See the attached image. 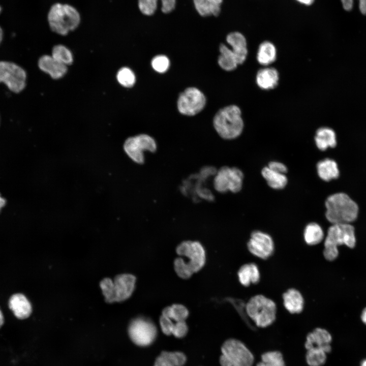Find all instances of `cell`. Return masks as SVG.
<instances>
[{"label":"cell","mask_w":366,"mask_h":366,"mask_svg":"<svg viewBox=\"0 0 366 366\" xmlns=\"http://www.w3.org/2000/svg\"><path fill=\"white\" fill-rule=\"evenodd\" d=\"M176 253L188 259L184 261L181 258L174 260V270L177 276L187 279L195 272L199 271L204 265L206 260L204 249L197 241L186 240L179 243L176 249Z\"/></svg>","instance_id":"6da1fadb"},{"label":"cell","mask_w":366,"mask_h":366,"mask_svg":"<svg viewBox=\"0 0 366 366\" xmlns=\"http://www.w3.org/2000/svg\"><path fill=\"white\" fill-rule=\"evenodd\" d=\"M47 21L51 30L61 36H66L76 29L81 22L78 11L73 6L56 3L50 8Z\"/></svg>","instance_id":"7a4b0ae2"},{"label":"cell","mask_w":366,"mask_h":366,"mask_svg":"<svg viewBox=\"0 0 366 366\" xmlns=\"http://www.w3.org/2000/svg\"><path fill=\"white\" fill-rule=\"evenodd\" d=\"M325 206L326 218L332 224H350L358 215L357 204L345 193L329 196L325 201Z\"/></svg>","instance_id":"3957f363"},{"label":"cell","mask_w":366,"mask_h":366,"mask_svg":"<svg viewBox=\"0 0 366 366\" xmlns=\"http://www.w3.org/2000/svg\"><path fill=\"white\" fill-rule=\"evenodd\" d=\"M213 125L217 133L224 139L238 137L244 127L240 108L231 105L220 109L214 117Z\"/></svg>","instance_id":"277c9868"},{"label":"cell","mask_w":366,"mask_h":366,"mask_svg":"<svg viewBox=\"0 0 366 366\" xmlns=\"http://www.w3.org/2000/svg\"><path fill=\"white\" fill-rule=\"evenodd\" d=\"M356 243L354 228L350 224H332L329 227L324 241L323 256L328 261L338 256V247L345 245L353 248Z\"/></svg>","instance_id":"5b68a950"},{"label":"cell","mask_w":366,"mask_h":366,"mask_svg":"<svg viewBox=\"0 0 366 366\" xmlns=\"http://www.w3.org/2000/svg\"><path fill=\"white\" fill-rule=\"evenodd\" d=\"M245 311L258 327L265 328L271 325L276 318V303L261 294L252 297L245 305Z\"/></svg>","instance_id":"8992f818"},{"label":"cell","mask_w":366,"mask_h":366,"mask_svg":"<svg viewBox=\"0 0 366 366\" xmlns=\"http://www.w3.org/2000/svg\"><path fill=\"white\" fill-rule=\"evenodd\" d=\"M136 277L128 273L116 276L113 282L105 278L100 283L107 302L123 301L132 295L135 288Z\"/></svg>","instance_id":"52a82bcc"},{"label":"cell","mask_w":366,"mask_h":366,"mask_svg":"<svg viewBox=\"0 0 366 366\" xmlns=\"http://www.w3.org/2000/svg\"><path fill=\"white\" fill-rule=\"evenodd\" d=\"M220 357L221 366H252L254 356L251 351L240 341L229 339L221 347Z\"/></svg>","instance_id":"ba28073f"},{"label":"cell","mask_w":366,"mask_h":366,"mask_svg":"<svg viewBox=\"0 0 366 366\" xmlns=\"http://www.w3.org/2000/svg\"><path fill=\"white\" fill-rule=\"evenodd\" d=\"M27 73L18 64L11 61L0 60V83L4 84L15 94L22 92L26 87Z\"/></svg>","instance_id":"9c48e42d"},{"label":"cell","mask_w":366,"mask_h":366,"mask_svg":"<svg viewBox=\"0 0 366 366\" xmlns=\"http://www.w3.org/2000/svg\"><path fill=\"white\" fill-rule=\"evenodd\" d=\"M128 334L135 345L147 347L155 342L157 336V328L150 319L142 317H138L130 322Z\"/></svg>","instance_id":"30bf717a"},{"label":"cell","mask_w":366,"mask_h":366,"mask_svg":"<svg viewBox=\"0 0 366 366\" xmlns=\"http://www.w3.org/2000/svg\"><path fill=\"white\" fill-rule=\"evenodd\" d=\"M243 174L236 167L223 166L217 170L213 180L214 188L220 193L228 191L236 193L242 187Z\"/></svg>","instance_id":"8fae6325"},{"label":"cell","mask_w":366,"mask_h":366,"mask_svg":"<svg viewBox=\"0 0 366 366\" xmlns=\"http://www.w3.org/2000/svg\"><path fill=\"white\" fill-rule=\"evenodd\" d=\"M124 149L133 162L142 164L145 161L144 152H155L157 150V144L150 136L141 134L127 138L124 144Z\"/></svg>","instance_id":"7c38bea8"},{"label":"cell","mask_w":366,"mask_h":366,"mask_svg":"<svg viewBox=\"0 0 366 366\" xmlns=\"http://www.w3.org/2000/svg\"><path fill=\"white\" fill-rule=\"evenodd\" d=\"M205 104L206 98L204 95L198 88L190 87L179 95L177 106L181 114L193 116L200 112Z\"/></svg>","instance_id":"4fadbf2b"},{"label":"cell","mask_w":366,"mask_h":366,"mask_svg":"<svg viewBox=\"0 0 366 366\" xmlns=\"http://www.w3.org/2000/svg\"><path fill=\"white\" fill-rule=\"evenodd\" d=\"M249 252L262 259L271 256L274 251V243L272 237L267 233L260 231L252 233L247 244Z\"/></svg>","instance_id":"5bb4252c"},{"label":"cell","mask_w":366,"mask_h":366,"mask_svg":"<svg viewBox=\"0 0 366 366\" xmlns=\"http://www.w3.org/2000/svg\"><path fill=\"white\" fill-rule=\"evenodd\" d=\"M39 68L54 79L63 77L67 72L66 65L59 62L51 55H43L38 61Z\"/></svg>","instance_id":"9a60e30c"},{"label":"cell","mask_w":366,"mask_h":366,"mask_svg":"<svg viewBox=\"0 0 366 366\" xmlns=\"http://www.w3.org/2000/svg\"><path fill=\"white\" fill-rule=\"evenodd\" d=\"M8 306L14 316L20 320L27 318L32 313L30 302L24 294L20 293H15L11 296Z\"/></svg>","instance_id":"2e32d148"},{"label":"cell","mask_w":366,"mask_h":366,"mask_svg":"<svg viewBox=\"0 0 366 366\" xmlns=\"http://www.w3.org/2000/svg\"><path fill=\"white\" fill-rule=\"evenodd\" d=\"M227 43L231 47V50L235 56L238 65L242 64L248 55L247 41L240 33L235 32L229 33L226 37Z\"/></svg>","instance_id":"e0dca14e"},{"label":"cell","mask_w":366,"mask_h":366,"mask_svg":"<svg viewBox=\"0 0 366 366\" xmlns=\"http://www.w3.org/2000/svg\"><path fill=\"white\" fill-rule=\"evenodd\" d=\"M279 74L277 70L272 67L260 69L256 74L257 85L262 89L269 90L274 88L278 84Z\"/></svg>","instance_id":"ac0fdd59"},{"label":"cell","mask_w":366,"mask_h":366,"mask_svg":"<svg viewBox=\"0 0 366 366\" xmlns=\"http://www.w3.org/2000/svg\"><path fill=\"white\" fill-rule=\"evenodd\" d=\"M285 309L291 314L301 313L304 307V299L301 293L297 289L290 288L282 295Z\"/></svg>","instance_id":"d6986e66"},{"label":"cell","mask_w":366,"mask_h":366,"mask_svg":"<svg viewBox=\"0 0 366 366\" xmlns=\"http://www.w3.org/2000/svg\"><path fill=\"white\" fill-rule=\"evenodd\" d=\"M158 1L161 2V11L164 13H170L175 8L176 0H138V8L143 14L152 15L157 9Z\"/></svg>","instance_id":"ffe728a7"},{"label":"cell","mask_w":366,"mask_h":366,"mask_svg":"<svg viewBox=\"0 0 366 366\" xmlns=\"http://www.w3.org/2000/svg\"><path fill=\"white\" fill-rule=\"evenodd\" d=\"M239 282L248 287L251 284H257L260 279V273L258 266L253 263L242 265L237 272Z\"/></svg>","instance_id":"44dd1931"},{"label":"cell","mask_w":366,"mask_h":366,"mask_svg":"<svg viewBox=\"0 0 366 366\" xmlns=\"http://www.w3.org/2000/svg\"><path fill=\"white\" fill-rule=\"evenodd\" d=\"M186 355L180 351H162L156 359L154 366H183L186 362Z\"/></svg>","instance_id":"7402d4cb"},{"label":"cell","mask_w":366,"mask_h":366,"mask_svg":"<svg viewBox=\"0 0 366 366\" xmlns=\"http://www.w3.org/2000/svg\"><path fill=\"white\" fill-rule=\"evenodd\" d=\"M315 141L318 148L325 150L328 147H334L337 145L334 131L328 127H321L316 132Z\"/></svg>","instance_id":"603a6c76"},{"label":"cell","mask_w":366,"mask_h":366,"mask_svg":"<svg viewBox=\"0 0 366 366\" xmlns=\"http://www.w3.org/2000/svg\"><path fill=\"white\" fill-rule=\"evenodd\" d=\"M331 341L332 337L327 330L321 328H316L307 336L304 346L307 347L310 346H321L331 348Z\"/></svg>","instance_id":"cb8c5ba5"},{"label":"cell","mask_w":366,"mask_h":366,"mask_svg":"<svg viewBox=\"0 0 366 366\" xmlns=\"http://www.w3.org/2000/svg\"><path fill=\"white\" fill-rule=\"evenodd\" d=\"M223 0H193L196 11L201 16H217L221 12Z\"/></svg>","instance_id":"d4e9b609"},{"label":"cell","mask_w":366,"mask_h":366,"mask_svg":"<svg viewBox=\"0 0 366 366\" xmlns=\"http://www.w3.org/2000/svg\"><path fill=\"white\" fill-rule=\"evenodd\" d=\"M317 170L320 178L326 181L336 179L339 175L337 163L330 159H325L319 161L317 164Z\"/></svg>","instance_id":"484cf974"},{"label":"cell","mask_w":366,"mask_h":366,"mask_svg":"<svg viewBox=\"0 0 366 366\" xmlns=\"http://www.w3.org/2000/svg\"><path fill=\"white\" fill-rule=\"evenodd\" d=\"M277 58V49L269 41H264L258 47L257 60L261 65L268 66L273 63Z\"/></svg>","instance_id":"4316f807"},{"label":"cell","mask_w":366,"mask_h":366,"mask_svg":"<svg viewBox=\"0 0 366 366\" xmlns=\"http://www.w3.org/2000/svg\"><path fill=\"white\" fill-rule=\"evenodd\" d=\"M261 174L266 181L268 185L276 190H280L286 186L288 179L284 174H282L269 169L267 166L264 167Z\"/></svg>","instance_id":"83f0119b"},{"label":"cell","mask_w":366,"mask_h":366,"mask_svg":"<svg viewBox=\"0 0 366 366\" xmlns=\"http://www.w3.org/2000/svg\"><path fill=\"white\" fill-rule=\"evenodd\" d=\"M220 55L218 57V63L220 67L227 71H231L235 69L238 63L235 55L231 49L225 44L220 45Z\"/></svg>","instance_id":"f1b7e54d"},{"label":"cell","mask_w":366,"mask_h":366,"mask_svg":"<svg viewBox=\"0 0 366 366\" xmlns=\"http://www.w3.org/2000/svg\"><path fill=\"white\" fill-rule=\"evenodd\" d=\"M303 237L307 244L314 246L319 243L323 240L324 232L318 224L310 223L304 229Z\"/></svg>","instance_id":"f546056e"},{"label":"cell","mask_w":366,"mask_h":366,"mask_svg":"<svg viewBox=\"0 0 366 366\" xmlns=\"http://www.w3.org/2000/svg\"><path fill=\"white\" fill-rule=\"evenodd\" d=\"M189 311L184 305L173 304L165 308L162 315L167 317L174 322L185 321L189 315Z\"/></svg>","instance_id":"4dcf8cb0"},{"label":"cell","mask_w":366,"mask_h":366,"mask_svg":"<svg viewBox=\"0 0 366 366\" xmlns=\"http://www.w3.org/2000/svg\"><path fill=\"white\" fill-rule=\"evenodd\" d=\"M261 358V360L256 366H286L283 354L279 351L264 352Z\"/></svg>","instance_id":"1f68e13d"},{"label":"cell","mask_w":366,"mask_h":366,"mask_svg":"<svg viewBox=\"0 0 366 366\" xmlns=\"http://www.w3.org/2000/svg\"><path fill=\"white\" fill-rule=\"evenodd\" d=\"M51 56L59 62L67 66L73 62V56L70 50L65 45H55L52 50Z\"/></svg>","instance_id":"d6a6232c"},{"label":"cell","mask_w":366,"mask_h":366,"mask_svg":"<svg viewBox=\"0 0 366 366\" xmlns=\"http://www.w3.org/2000/svg\"><path fill=\"white\" fill-rule=\"evenodd\" d=\"M116 78L118 83L126 87H131L135 83V76L134 72L127 67H123L119 70Z\"/></svg>","instance_id":"836d02e7"},{"label":"cell","mask_w":366,"mask_h":366,"mask_svg":"<svg viewBox=\"0 0 366 366\" xmlns=\"http://www.w3.org/2000/svg\"><path fill=\"white\" fill-rule=\"evenodd\" d=\"M151 66L157 72L163 73L168 69L170 62L168 57L163 55L156 56L151 60Z\"/></svg>","instance_id":"e575fe53"},{"label":"cell","mask_w":366,"mask_h":366,"mask_svg":"<svg viewBox=\"0 0 366 366\" xmlns=\"http://www.w3.org/2000/svg\"><path fill=\"white\" fill-rule=\"evenodd\" d=\"M188 331V325L185 321L175 322L172 334L177 338H182Z\"/></svg>","instance_id":"d590c367"},{"label":"cell","mask_w":366,"mask_h":366,"mask_svg":"<svg viewBox=\"0 0 366 366\" xmlns=\"http://www.w3.org/2000/svg\"><path fill=\"white\" fill-rule=\"evenodd\" d=\"M159 321L162 332L167 336L172 334L175 323L170 318L163 315L160 317Z\"/></svg>","instance_id":"8d00e7d4"},{"label":"cell","mask_w":366,"mask_h":366,"mask_svg":"<svg viewBox=\"0 0 366 366\" xmlns=\"http://www.w3.org/2000/svg\"><path fill=\"white\" fill-rule=\"evenodd\" d=\"M343 8L346 11H350L353 8V0H341ZM359 9L360 12L366 15V0H359Z\"/></svg>","instance_id":"74e56055"},{"label":"cell","mask_w":366,"mask_h":366,"mask_svg":"<svg viewBox=\"0 0 366 366\" xmlns=\"http://www.w3.org/2000/svg\"><path fill=\"white\" fill-rule=\"evenodd\" d=\"M267 167L269 169H270L273 171H275L276 172H279V173H281L282 174H285V173L287 172V167L285 165V164H284L283 163H281L280 162H277V161L270 162L268 164Z\"/></svg>","instance_id":"f35d334b"},{"label":"cell","mask_w":366,"mask_h":366,"mask_svg":"<svg viewBox=\"0 0 366 366\" xmlns=\"http://www.w3.org/2000/svg\"><path fill=\"white\" fill-rule=\"evenodd\" d=\"M298 2H299L300 4L305 5H310L312 4L314 1V0H296Z\"/></svg>","instance_id":"ab89813d"},{"label":"cell","mask_w":366,"mask_h":366,"mask_svg":"<svg viewBox=\"0 0 366 366\" xmlns=\"http://www.w3.org/2000/svg\"><path fill=\"white\" fill-rule=\"evenodd\" d=\"M6 200L2 197L0 194V212L2 208L6 204Z\"/></svg>","instance_id":"60d3db41"},{"label":"cell","mask_w":366,"mask_h":366,"mask_svg":"<svg viewBox=\"0 0 366 366\" xmlns=\"http://www.w3.org/2000/svg\"><path fill=\"white\" fill-rule=\"evenodd\" d=\"M361 319L362 321L366 324V308L363 310L362 312Z\"/></svg>","instance_id":"b9f144b4"},{"label":"cell","mask_w":366,"mask_h":366,"mask_svg":"<svg viewBox=\"0 0 366 366\" xmlns=\"http://www.w3.org/2000/svg\"><path fill=\"white\" fill-rule=\"evenodd\" d=\"M4 322H5L4 316L3 314L2 311L0 309V328L4 325Z\"/></svg>","instance_id":"7bdbcfd3"},{"label":"cell","mask_w":366,"mask_h":366,"mask_svg":"<svg viewBox=\"0 0 366 366\" xmlns=\"http://www.w3.org/2000/svg\"><path fill=\"white\" fill-rule=\"evenodd\" d=\"M3 39H4V31H3L2 27L0 25V45L2 43V42L3 40Z\"/></svg>","instance_id":"ee69618b"},{"label":"cell","mask_w":366,"mask_h":366,"mask_svg":"<svg viewBox=\"0 0 366 366\" xmlns=\"http://www.w3.org/2000/svg\"><path fill=\"white\" fill-rule=\"evenodd\" d=\"M360 366H366V359L361 362Z\"/></svg>","instance_id":"f6af8a7d"},{"label":"cell","mask_w":366,"mask_h":366,"mask_svg":"<svg viewBox=\"0 0 366 366\" xmlns=\"http://www.w3.org/2000/svg\"><path fill=\"white\" fill-rule=\"evenodd\" d=\"M2 7H1V6H0V14H1V12H2Z\"/></svg>","instance_id":"bcb514c9"}]
</instances>
